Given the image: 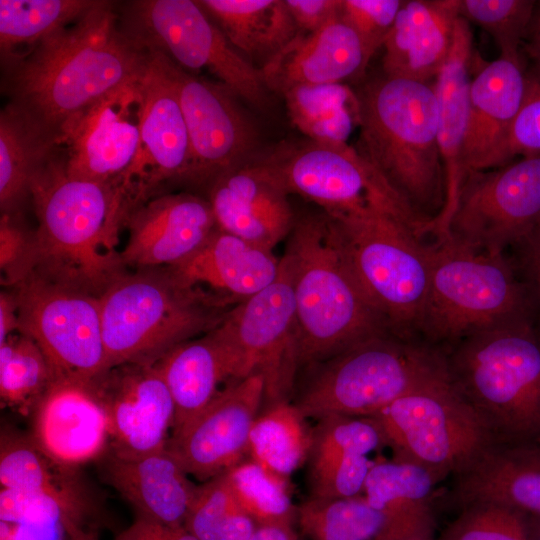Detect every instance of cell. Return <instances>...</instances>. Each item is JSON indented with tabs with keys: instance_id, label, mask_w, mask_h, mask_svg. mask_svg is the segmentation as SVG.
Here are the masks:
<instances>
[{
	"instance_id": "6da1fadb",
	"label": "cell",
	"mask_w": 540,
	"mask_h": 540,
	"mask_svg": "<svg viewBox=\"0 0 540 540\" xmlns=\"http://www.w3.org/2000/svg\"><path fill=\"white\" fill-rule=\"evenodd\" d=\"M148 52L123 29L114 6L97 1L70 25L8 63L10 102L54 140L80 113L143 72Z\"/></svg>"
},
{
	"instance_id": "7a4b0ae2",
	"label": "cell",
	"mask_w": 540,
	"mask_h": 540,
	"mask_svg": "<svg viewBox=\"0 0 540 540\" xmlns=\"http://www.w3.org/2000/svg\"><path fill=\"white\" fill-rule=\"evenodd\" d=\"M30 200L38 226L26 276L101 296L125 272L117 246L130 208L121 187L69 176L58 148L34 177Z\"/></svg>"
},
{
	"instance_id": "3957f363",
	"label": "cell",
	"mask_w": 540,
	"mask_h": 540,
	"mask_svg": "<svg viewBox=\"0 0 540 540\" xmlns=\"http://www.w3.org/2000/svg\"><path fill=\"white\" fill-rule=\"evenodd\" d=\"M286 254L293 271L298 367L386 335L388 327L360 286L327 215L296 222Z\"/></svg>"
},
{
	"instance_id": "277c9868",
	"label": "cell",
	"mask_w": 540,
	"mask_h": 540,
	"mask_svg": "<svg viewBox=\"0 0 540 540\" xmlns=\"http://www.w3.org/2000/svg\"><path fill=\"white\" fill-rule=\"evenodd\" d=\"M356 94L359 153L428 223L440 213L445 200L434 83L383 73Z\"/></svg>"
},
{
	"instance_id": "5b68a950",
	"label": "cell",
	"mask_w": 540,
	"mask_h": 540,
	"mask_svg": "<svg viewBox=\"0 0 540 540\" xmlns=\"http://www.w3.org/2000/svg\"><path fill=\"white\" fill-rule=\"evenodd\" d=\"M446 363L453 385L496 443L540 441V332L533 321L473 334Z\"/></svg>"
},
{
	"instance_id": "8992f818",
	"label": "cell",
	"mask_w": 540,
	"mask_h": 540,
	"mask_svg": "<svg viewBox=\"0 0 540 540\" xmlns=\"http://www.w3.org/2000/svg\"><path fill=\"white\" fill-rule=\"evenodd\" d=\"M100 300L108 369L155 363L173 347L215 329L231 309L168 268L125 271Z\"/></svg>"
},
{
	"instance_id": "52a82bcc",
	"label": "cell",
	"mask_w": 540,
	"mask_h": 540,
	"mask_svg": "<svg viewBox=\"0 0 540 540\" xmlns=\"http://www.w3.org/2000/svg\"><path fill=\"white\" fill-rule=\"evenodd\" d=\"M429 292L421 331L456 342L518 321H533L534 306L503 254L474 249L446 235L427 244Z\"/></svg>"
},
{
	"instance_id": "ba28073f",
	"label": "cell",
	"mask_w": 540,
	"mask_h": 540,
	"mask_svg": "<svg viewBox=\"0 0 540 540\" xmlns=\"http://www.w3.org/2000/svg\"><path fill=\"white\" fill-rule=\"evenodd\" d=\"M323 363L294 403L306 418L373 417L448 372L442 354L387 335L357 344Z\"/></svg>"
},
{
	"instance_id": "9c48e42d",
	"label": "cell",
	"mask_w": 540,
	"mask_h": 540,
	"mask_svg": "<svg viewBox=\"0 0 540 540\" xmlns=\"http://www.w3.org/2000/svg\"><path fill=\"white\" fill-rule=\"evenodd\" d=\"M332 221L360 286L386 326L421 330L430 279L427 244L408 224L384 213Z\"/></svg>"
},
{
	"instance_id": "30bf717a",
	"label": "cell",
	"mask_w": 540,
	"mask_h": 540,
	"mask_svg": "<svg viewBox=\"0 0 540 540\" xmlns=\"http://www.w3.org/2000/svg\"><path fill=\"white\" fill-rule=\"evenodd\" d=\"M373 417L393 449L394 459L423 467L437 482L454 477L496 443L448 372L418 386Z\"/></svg>"
},
{
	"instance_id": "8fae6325",
	"label": "cell",
	"mask_w": 540,
	"mask_h": 540,
	"mask_svg": "<svg viewBox=\"0 0 540 540\" xmlns=\"http://www.w3.org/2000/svg\"><path fill=\"white\" fill-rule=\"evenodd\" d=\"M124 31L144 50L159 52L184 70L204 69L236 97L266 102L262 70L227 39L198 1L142 0L127 6Z\"/></svg>"
},
{
	"instance_id": "7c38bea8",
	"label": "cell",
	"mask_w": 540,
	"mask_h": 540,
	"mask_svg": "<svg viewBox=\"0 0 540 540\" xmlns=\"http://www.w3.org/2000/svg\"><path fill=\"white\" fill-rule=\"evenodd\" d=\"M266 160L289 193L314 202L332 220L379 212L402 220L424 237L427 222L419 218L384 176L348 143L330 145L310 140Z\"/></svg>"
},
{
	"instance_id": "4fadbf2b",
	"label": "cell",
	"mask_w": 540,
	"mask_h": 540,
	"mask_svg": "<svg viewBox=\"0 0 540 540\" xmlns=\"http://www.w3.org/2000/svg\"><path fill=\"white\" fill-rule=\"evenodd\" d=\"M211 332L227 356L231 381L261 374L266 407L288 400L298 362L293 271L286 253L275 280L231 308Z\"/></svg>"
},
{
	"instance_id": "5bb4252c",
	"label": "cell",
	"mask_w": 540,
	"mask_h": 540,
	"mask_svg": "<svg viewBox=\"0 0 540 540\" xmlns=\"http://www.w3.org/2000/svg\"><path fill=\"white\" fill-rule=\"evenodd\" d=\"M13 287L18 331L37 343L55 379L89 383L108 369L99 295L33 274Z\"/></svg>"
},
{
	"instance_id": "9a60e30c",
	"label": "cell",
	"mask_w": 540,
	"mask_h": 540,
	"mask_svg": "<svg viewBox=\"0 0 540 540\" xmlns=\"http://www.w3.org/2000/svg\"><path fill=\"white\" fill-rule=\"evenodd\" d=\"M540 224V154L464 181L448 235L491 254L521 243Z\"/></svg>"
},
{
	"instance_id": "2e32d148",
	"label": "cell",
	"mask_w": 540,
	"mask_h": 540,
	"mask_svg": "<svg viewBox=\"0 0 540 540\" xmlns=\"http://www.w3.org/2000/svg\"><path fill=\"white\" fill-rule=\"evenodd\" d=\"M156 53L176 91L188 131L190 163L185 181L210 186L248 163L256 143L253 126L225 86L198 78Z\"/></svg>"
},
{
	"instance_id": "e0dca14e",
	"label": "cell",
	"mask_w": 540,
	"mask_h": 540,
	"mask_svg": "<svg viewBox=\"0 0 540 540\" xmlns=\"http://www.w3.org/2000/svg\"><path fill=\"white\" fill-rule=\"evenodd\" d=\"M147 52L139 78L142 108L138 152L119 183L131 211L159 195L165 184L185 181L190 163L189 136L176 91L159 55Z\"/></svg>"
},
{
	"instance_id": "ac0fdd59",
	"label": "cell",
	"mask_w": 540,
	"mask_h": 540,
	"mask_svg": "<svg viewBox=\"0 0 540 540\" xmlns=\"http://www.w3.org/2000/svg\"><path fill=\"white\" fill-rule=\"evenodd\" d=\"M261 374L232 381L181 429L167 448L188 475L206 482L245 460L249 436L264 402Z\"/></svg>"
},
{
	"instance_id": "d6986e66",
	"label": "cell",
	"mask_w": 540,
	"mask_h": 540,
	"mask_svg": "<svg viewBox=\"0 0 540 540\" xmlns=\"http://www.w3.org/2000/svg\"><path fill=\"white\" fill-rule=\"evenodd\" d=\"M140 76L104 96L63 129L57 145L69 176L119 185L139 147Z\"/></svg>"
},
{
	"instance_id": "ffe728a7",
	"label": "cell",
	"mask_w": 540,
	"mask_h": 540,
	"mask_svg": "<svg viewBox=\"0 0 540 540\" xmlns=\"http://www.w3.org/2000/svg\"><path fill=\"white\" fill-rule=\"evenodd\" d=\"M91 385L107 417L111 454L135 458L167 446L175 408L154 363L110 367Z\"/></svg>"
},
{
	"instance_id": "44dd1931",
	"label": "cell",
	"mask_w": 540,
	"mask_h": 540,
	"mask_svg": "<svg viewBox=\"0 0 540 540\" xmlns=\"http://www.w3.org/2000/svg\"><path fill=\"white\" fill-rule=\"evenodd\" d=\"M287 190L266 161L246 163L209 186L217 228L254 245L273 250L294 227Z\"/></svg>"
},
{
	"instance_id": "7402d4cb",
	"label": "cell",
	"mask_w": 540,
	"mask_h": 540,
	"mask_svg": "<svg viewBox=\"0 0 540 540\" xmlns=\"http://www.w3.org/2000/svg\"><path fill=\"white\" fill-rule=\"evenodd\" d=\"M124 265L171 267L194 253L217 229L208 199L190 193L159 194L129 214Z\"/></svg>"
},
{
	"instance_id": "603a6c76",
	"label": "cell",
	"mask_w": 540,
	"mask_h": 540,
	"mask_svg": "<svg viewBox=\"0 0 540 540\" xmlns=\"http://www.w3.org/2000/svg\"><path fill=\"white\" fill-rule=\"evenodd\" d=\"M33 413L32 441L63 466L77 468L109 445L107 417L91 382L54 379Z\"/></svg>"
},
{
	"instance_id": "cb8c5ba5",
	"label": "cell",
	"mask_w": 540,
	"mask_h": 540,
	"mask_svg": "<svg viewBox=\"0 0 540 540\" xmlns=\"http://www.w3.org/2000/svg\"><path fill=\"white\" fill-rule=\"evenodd\" d=\"M472 32L469 22L459 17L450 53L434 81L438 103L437 140L444 172L445 200L440 213L426 225L425 234L448 235L466 179L464 159L469 121V66Z\"/></svg>"
},
{
	"instance_id": "d4e9b609",
	"label": "cell",
	"mask_w": 540,
	"mask_h": 540,
	"mask_svg": "<svg viewBox=\"0 0 540 540\" xmlns=\"http://www.w3.org/2000/svg\"><path fill=\"white\" fill-rule=\"evenodd\" d=\"M280 259L273 250L217 228L194 253L166 268L186 285L230 307L271 284L279 273Z\"/></svg>"
},
{
	"instance_id": "484cf974",
	"label": "cell",
	"mask_w": 540,
	"mask_h": 540,
	"mask_svg": "<svg viewBox=\"0 0 540 540\" xmlns=\"http://www.w3.org/2000/svg\"><path fill=\"white\" fill-rule=\"evenodd\" d=\"M369 61L358 35L339 16L316 32L298 33L261 70L268 89L283 94L301 85L342 83Z\"/></svg>"
},
{
	"instance_id": "4316f807",
	"label": "cell",
	"mask_w": 540,
	"mask_h": 540,
	"mask_svg": "<svg viewBox=\"0 0 540 540\" xmlns=\"http://www.w3.org/2000/svg\"><path fill=\"white\" fill-rule=\"evenodd\" d=\"M453 479L459 508L492 503L540 517V441L494 443Z\"/></svg>"
},
{
	"instance_id": "83f0119b",
	"label": "cell",
	"mask_w": 540,
	"mask_h": 540,
	"mask_svg": "<svg viewBox=\"0 0 540 540\" xmlns=\"http://www.w3.org/2000/svg\"><path fill=\"white\" fill-rule=\"evenodd\" d=\"M459 5L460 0L403 1L383 45V73L434 82L452 47Z\"/></svg>"
},
{
	"instance_id": "f1b7e54d",
	"label": "cell",
	"mask_w": 540,
	"mask_h": 540,
	"mask_svg": "<svg viewBox=\"0 0 540 540\" xmlns=\"http://www.w3.org/2000/svg\"><path fill=\"white\" fill-rule=\"evenodd\" d=\"M108 482L132 505L137 518L184 527L197 485L167 446L135 458L109 453Z\"/></svg>"
},
{
	"instance_id": "f546056e",
	"label": "cell",
	"mask_w": 540,
	"mask_h": 540,
	"mask_svg": "<svg viewBox=\"0 0 540 540\" xmlns=\"http://www.w3.org/2000/svg\"><path fill=\"white\" fill-rule=\"evenodd\" d=\"M528 84L523 57L501 55L486 64L470 81L464 151L467 174L481 170L501 141L525 101Z\"/></svg>"
},
{
	"instance_id": "4dcf8cb0",
	"label": "cell",
	"mask_w": 540,
	"mask_h": 540,
	"mask_svg": "<svg viewBox=\"0 0 540 540\" xmlns=\"http://www.w3.org/2000/svg\"><path fill=\"white\" fill-rule=\"evenodd\" d=\"M434 476L421 466L393 459L373 463L363 495L384 519L373 540L432 538Z\"/></svg>"
},
{
	"instance_id": "1f68e13d",
	"label": "cell",
	"mask_w": 540,
	"mask_h": 540,
	"mask_svg": "<svg viewBox=\"0 0 540 540\" xmlns=\"http://www.w3.org/2000/svg\"><path fill=\"white\" fill-rule=\"evenodd\" d=\"M75 469L52 460L31 437L12 430L1 431V488L52 496L78 513L89 529L98 531L102 521L99 508L88 495Z\"/></svg>"
},
{
	"instance_id": "d6a6232c",
	"label": "cell",
	"mask_w": 540,
	"mask_h": 540,
	"mask_svg": "<svg viewBox=\"0 0 540 540\" xmlns=\"http://www.w3.org/2000/svg\"><path fill=\"white\" fill-rule=\"evenodd\" d=\"M174 403L172 433L181 429L231 380L227 356L212 332L185 341L155 363Z\"/></svg>"
},
{
	"instance_id": "836d02e7",
	"label": "cell",
	"mask_w": 540,
	"mask_h": 540,
	"mask_svg": "<svg viewBox=\"0 0 540 540\" xmlns=\"http://www.w3.org/2000/svg\"><path fill=\"white\" fill-rule=\"evenodd\" d=\"M54 138L9 102L0 113L1 214L17 215L30 199L32 181L58 149Z\"/></svg>"
},
{
	"instance_id": "e575fe53",
	"label": "cell",
	"mask_w": 540,
	"mask_h": 540,
	"mask_svg": "<svg viewBox=\"0 0 540 540\" xmlns=\"http://www.w3.org/2000/svg\"><path fill=\"white\" fill-rule=\"evenodd\" d=\"M198 2L243 56L265 57L266 63L298 34L284 0Z\"/></svg>"
},
{
	"instance_id": "d590c367",
	"label": "cell",
	"mask_w": 540,
	"mask_h": 540,
	"mask_svg": "<svg viewBox=\"0 0 540 540\" xmlns=\"http://www.w3.org/2000/svg\"><path fill=\"white\" fill-rule=\"evenodd\" d=\"M312 428L288 400L267 406L256 418L249 436L248 459L287 480L308 459Z\"/></svg>"
},
{
	"instance_id": "8d00e7d4",
	"label": "cell",
	"mask_w": 540,
	"mask_h": 540,
	"mask_svg": "<svg viewBox=\"0 0 540 540\" xmlns=\"http://www.w3.org/2000/svg\"><path fill=\"white\" fill-rule=\"evenodd\" d=\"M96 2L91 0H1L2 61L7 64L16 56L20 48L27 47L25 53L27 54L42 40L76 21Z\"/></svg>"
},
{
	"instance_id": "74e56055",
	"label": "cell",
	"mask_w": 540,
	"mask_h": 540,
	"mask_svg": "<svg viewBox=\"0 0 540 540\" xmlns=\"http://www.w3.org/2000/svg\"><path fill=\"white\" fill-rule=\"evenodd\" d=\"M54 379L45 355L30 336L17 331L0 344L2 405L24 414L33 411Z\"/></svg>"
},
{
	"instance_id": "f35d334b",
	"label": "cell",
	"mask_w": 540,
	"mask_h": 540,
	"mask_svg": "<svg viewBox=\"0 0 540 540\" xmlns=\"http://www.w3.org/2000/svg\"><path fill=\"white\" fill-rule=\"evenodd\" d=\"M297 524L310 540H373L384 519L364 495L331 500L309 497L297 508Z\"/></svg>"
},
{
	"instance_id": "ab89813d",
	"label": "cell",
	"mask_w": 540,
	"mask_h": 540,
	"mask_svg": "<svg viewBox=\"0 0 540 540\" xmlns=\"http://www.w3.org/2000/svg\"><path fill=\"white\" fill-rule=\"evenodd\" d=\"M184 528L199 540H248L258 526L222 474L197 485Z\"/></svg>"
},
{
	"instance_id": "60d3db41",
	"label": "cell",
	"mask_w": 540,
	"mask_h": 540,
	"mask_svg": "<svg viewBox=\"0 0 540 540\" xmlns=\"http://www.w3.org/2000/svg\"><path fill=\"white\" fill-rule=\"evenodd\" d=\"M237 501L258 527L297 523V508L290 497L287 480L250 459L224 473Z\"/></svg>"
},
{
	"instance_id": "b9f144b4",
	"label": "cell",
	"mask_w": 540,
	"mask_h": 540,
	"mask_svg": "<svg viewBox=\"0 0 540 540\" xmlns=\"http://www.w3.org/2000/svg\"><path fill=\"white\" fill-rule=\"evenodd\" d=\"M384 445L386 439L376 418L330 415L312 428L308 459L314 465L346 456H367Z\"/></svg>"
},
{
	"instance_id": "7bdbcfd3",
	"label": "cell",
	"mask_w": 540,
	"mask_h": 540,
	"mask_svg": "<svg viewBox=\"0 0 540 540\" xmlns=\"http://www.w3.org/2000/svg\"><path fill=\"white\" fill-rule=\"evenodd\" d=\"M536 4L534 0H460L459 13L494 39L501 56L520 58Z\"/></svg>"
},
{
	"instance_id": "ee69618b",
	"label": "cell",
	"mask_w": 540,
	"mask_h": 540,
	"mask_svg": "<svg viewBox=\"0 0 540 540\" xmlns=\"http://www.w3.org/2000/svg\"><path fill=\"white\" fill-rule=\"evenodd\" d=\"M440 540H530L528 515L492 503L469 504Z\"/></svg>"
},
{
	"instance_id": "f6af8a7d",
	"label": "cell",
	"mask_w": 540,
	"mask_h": 540,
	"mask_svg": "<svg viewBox=\"0 0 540 540\" xmlns=\"http://www.w3.org/2000/svg\"><path fill=\"white\" fill-rule=\"evenodd\" d=\"M527 75L529 84L525 101L501 141L483 163L481 170L504 166L517 156L540 154V77L528 72Z\"/></svg>"
},
{
	"instance_id": "bcb514c9",
	"label": "cell",
	"mask_w": 540,
	"mask_h": 540,
	"mask_svg": "<svg viewBox=\"0 0 540 540\" xmlns=\"http://www.w3.org/2000/svg\"><path fill=\"white\" fill-rule=\"evenodd\" d=\"M0 520L38 527L74 524L88 529L82 517L62 501L43 493L8 488L0 491Z\"/></svg>"
},
{
	"instance_id": "7dc6e473",
	"label": "cell",
	"mask_w": 540,
	"mask_h": 540,
	"mask_svg": "<svg viewBox=\"0 0 540 540\" xmlns=\"http://www.w3.org/2000/svg\"><path fill=\"white\" fill-rule=\"evenodd\" d=\"M282 95L291 122L300 131L341 110L359 107L357 94L343 83L301 85Z\"/></svg>"
},
{
	"instance_id": "c3c4849f",
	"label": "cell",
	"mask_w": 540,
	"mask_h": 540,
	"mask_svg": "<svg viewBox=\"0 0 540 540\" xmlns=\"http://www.w3.org/2000/svg\"><path fill=\"white\" fill-rule=\"evenodd\" d=\"M373 463L365 455H352L310 465V498L343 499L363 495Z\"/></svg>"
},
{
	"instance_id": "681fc988",
	"label": "cell",
	"mask_w": 540,
	"mask_h": 540,
	"mask_svg": "<svg viewBox=\"0 0 540 540\" xmlns=\"http://www.w3.org/2000/svg\"><path fill=\"white\" fill-rule=\"evenodd\" d=\"M402 4L401 0L340 1V18L356 32L369 59L383 47Z\"/></svg>"
},
{
	"instance_id": "f907efd6",
	"label": "cell",
	"mask_w": 540,
	"mask_h": 540,
	"mask_svg": "<svg viewBox=\"0 0 540 540\" xmlns=\"http://www.w3.org/2000/svg\"><path fill=\"white\" fill-rule=\"evenodd\" d=\"M32 232L20 225L18 215L1 214L0 267L2 282L14 286L27 273Z\"/></svg>"
},
{
	"instance_id": "816d5d0a",
	"label": "cell",
	"mask_w": 540,
	"mask_h": 540,
	"mask_svg": "<svg viewBox=\"0 0 540 540\" xmlns=\"http://www.w3.org/2000/svg\"><path fill=\"white\" fill-rule=\"evenodd\" d=\"M341 0H286L298 29L316 32L339 17Z\"/></svg>"
},
{
	"instance_id": "f5cc1de1",
	"label": "cell",
	"mask_w": 540,
	"mask_h": 540,
	"mask_svg": "<svg viewBox=\"0 0 540 540\" xmlns=\"http://www.w3.org/2000/svg\"><path fill=\"white\" fill-rule=\"evenodd\" d=\"M526 287L534 310L540 311V224L518 245Z\"/></svg>"
},
{
	"instance_id": "db71d44e",
	"label": "cell",
	"mask_w": 540,
	"mask_h": 540,
	"mask_svg": "<svg viewBox=\"0 0 540 540\" xmlns=\"http://www.w3.org/2000/svg\"><path fill=\"white\" fill-rule=\"evenodd\" d=\"M520 51L523 59L528 60L527 72L540 77V2L536 4Z\"/></svg>"
},
{
	"instance_id": "11a10c76",
	"label": "cell",
	"mask_w": 540,
	"mask_h": 540,
	"mask_svg": "<svg viewBox=\"0 0 540 540\" xmlns=\"http://www.w3.org/2000/svg\"><path fill=\"white\" fill-rule=\"evenodd\" d=\"M19 329L17 303L14 293L0 295V344Z\"/></svg>"
},
{
	"instance_id": "9f6ffc18",
	"label": "cell",
	"mask_w": 540,
	"mask_h": 540,
	"mask_svg": "<svg viewBox=\"0 0 540 540\" xmlns=\"http://www.w3.org/2000/svg\"><path fill=\"white\" fill-rule=\"evenodd\" d=\"M114 540H161L152 522L136 518L131 526L120 532Z\"/></svg>"
},
{
	"instance_id": "6f0895ef",
	"label": "cell",
	"mask_w": 540,
	"mask_h": 540,
	"mask_svg": "<svg viewBox=\"0 0 540 540\" xmlns=\"http://www.w3.org/2000/svg\"><path fill=\"white\" fill-rule=\"evenodd\" d=\"M298 538L294 527L261 526L248 540H294Z\"/></svg>"
},
{
	"instance_id": "680465c9",
	"label": "cell",
	"mask_w": 540,
	"mask_h": 540,
	"mask_svg": "<svg viewBox=\"0 0 540 540\" xmlns=\"http://www.w3.org/2000/svg\"><path fill=\"white\" fill-rule=\"evenodd\" d=\"M23 525L0 520V540H26Z\"/></svg>"
},
{
	"instance_id": "91938a15",
	"label": "cell",
	"mask_w": 540,
	"mask_h": 540,
	"mask_svg": "<svg viewBox=\"0 0 540 540\" xmlns=\"http://www.w3.org/2000/svg\"><path fill=\"white\" fill-rule=\"evenodd\" d=\"M63 530L69 540H99L97 530L85 529L74 524L67 525Z\"/></svg>"
},
{
	"instance_id": "94428289",
	"label": "cell",
	"mask_w": 540,
	"mask_h": 540,
	"mask_svg": "<svg viewBox=\"0 0 540 540\" xmlns=\"http://www.w3.org/2000/svg\"><path fill=\"white\" fill-rule=\"evenodd\" d=\"M530 540H540V517L528 516Z\"/></svg>"
},
{
	"instance_id": "6125c7cd",
	"label": "cell",
	"mask_w": 540,
	"mask_h": 540,
	"mask_svg": "<svg viewBox=\"0 0 540 540\" xmlns=\"http://www.w3.org/2000/svg\"><path fill=\"white\" fill-rule=\"evenodd\" d=\"M404 540H432V538H426V537H411Z\"/></svg>"
},
{
	"instance_id": "be15d7a7",
	"label": "cell",
	"mask_w": 540,
	"mask_h": 540,
	"mask_svg": "<svg viewBox=\"0 0 540 540\" xmlns=\"http://www.w3.org/2000/svg\"><path fill=\"white\" fill-rule=\"evenodd\" d=\"M294 540H298V538L294 539Z\"/></svg>"
},
{
	"instance_id": "e7e4bbea",
	"label": "cell",
	"mask_w": 540,
	"mask_h": 540,
	"mask_svg": "<svg viewBox=\"0 0 540 540\" xmlns=\"http://www.w3.org/2000/svg\"><path fill=\"white\" fill-rule=\"evenodd\" d=\"M67 540H69V539H67Z\"/></svg>"
}]
</instances>
